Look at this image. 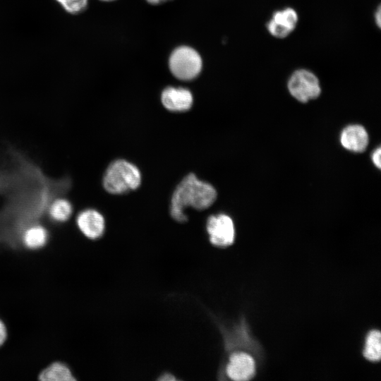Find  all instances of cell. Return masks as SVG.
<instances>
[{"instance_id":"cell-19","label":"cell","mask_w":381,"mask_h":381,"mask_svg":"<svg viewBox=\"0 0 381 381\" xmlns=\"http://www.w3.org/2000/svg\"><path fill=\"white\" fill-rule=\"evenodd\" d=\"M160 380H175L176 377H174L171 374L164 373L159 378Z\"/></svg>"},{"instance_id":"cell-5","label":"cell","mask_w":381,"mask_h":381,"mask_svg":"<svg viewBox=\"0 0 381 381\" xmlns=\"http://www.w3.org/2000/svg\"><path fill=\"white\" fill-rule=\"evenodd\" d=\"M207 231L211 243L217 247H226L234 243L235 229L230 217L224 214L210 216L207 222Z\"/></svg>"},{"instance_id":"cell-11","label":"cell","mask_w":381,"mask_h":381,"mask_svg":"<svg viewBox=\"0 0 381 381\" xmlns=\"http://www.w3.org/2000/svg\"><path fill=\"white\" fill-rule=\"evenodd\" d=\"M49 234L41 225H32L27 228L22 235V242L28 249L37 250L42 248L48 241Z\"/></svg>"},{"instance_id":"cell-17","label":"cell","mask_w":381,"mask_h":381,"mask_svg":"<svg viewBox=\"0 0 381 381\" xmlns=\"http://www.w3.org/2000/svg\"><path fill=\"white\" fill-rule=\"evenodd\" d=\"M7 338V329L5 324L0 320V347L4 344Z\"/></svg>"},{"instance_id":"cell-8","label":"cell","mask_w":381,"mask_h":381,"mask_svg":"<svg viewBox=\"0 0 381 381\" xmlns=\"http://www.w3.org/2000/svg\"><path fill=\"white\" fill-rule=\"evenodd\" d=\"M163 106L171 111H185L190 109L193 103L191 92L184 87H167L162 92Z\"/></svg>"},{"instance_id":"cell-4","label":"cell","mask_w":381,"mask_h":381,"mask_svg":"<svg viewBox=\"0 0 381 381\" xmlns=\"http://www.w3.org/2000/svg\"><path fill=\"white\" fill-rule=\"evenodd\" d=\"M287 87L291 96L303 103L318 98L321 93L318 77L310 71L304 68L293 72L288 80Z\"/></svg>"},{"instance_id":"cell-6","label":"cell","mask_w":381,"mask_h":381,"mask_svg":"<svg viewBox=\"0 0 381 381\" xmlns=\"http://www.w3.org/2000/svg\"><path fill=\"white\" fill-rule=\"evenodd\" d=\"M298 20L296 11L292 8H286L274 12L266 28L272 36L285 38L295 30Z\"/></svg>"},{"instance_id":"cell-1","label":"cell","mask_w":381,"mask_h":381,"mask_svg":"<svg viewBox=\"0 0 381 381\" xmlns=\"http://www.w3.org/2000/svg\"><path fill=\"white\" fill-rule=\"evenodd\" d=\"M217 192L210 183L199 180L194 174L185 176L176 188L171 198L170 213L174 219L184 222L188 219L184 213L186 207L202 210L215 201Z\"/></svg>"},{"instance_id":"cell-14","label":"cell","mask_w":381,"mask_h":381,"mask_svg":"<svg viewBox=\"0 0 381 381\" xmlns=\"http://www.w3.org/2000/svg\"><path fill=\"white\" fill-rule=\"evenodd\" d=\"M364 356L369 361H377L381 357V334L377 330L370 332L366 339Z\"/></svg>"},{"instance_id":"cell-20","label":"cell","mask_w":381,"mask_h":381,"mask_svg":"<svg viewBox=\"0 0 381 381\" xmlns=\"http://www.w3.org/2000/svg\"><path fill=\"white\" fill-rule=\"evenodd\" d=\"M146 1H147V3L152 5H158L165 1H167V0H146Z\"/></svg>"},{"instance_id":"cell-2","label":"cell","mask_w":381,"mask_h":381,"mask_svg":"<svg viewBox=\"0 0 381 381\" xmlns=\"http://www.w3.org/2000/svg\"><path fill=\"white\" fill-rule=\"evenodd\" d=\"M141 183V174L132 163L118 159L111 162L106 169L102 184L111 194H122L135 190Z\"/></svg>"},{"instance_id":"cell-10","label":"cell","mask_w":381,"mask_h":381,"mask_svg":"<svg viewBox=\"0 0 381 381\" xmlns=\"http://www.w3.org/2000/svg\"><path fill=\"white\" fill-rule=\"evenodd\" d=\"M340 142L341 145L349 151L362 152L368 146V135L362 126L350 125L342 131Z\"/></svg>"},{"instance_id":"cell-3","label":"cell","mask_w":381,"mask_h":381,"mask_svg":"<svg viewBox=\"0 0 381 381\" xmlns=\"http://www.w3.org/2000/svg\"><path fill=\"white\" fill-rule=\"evenodd\" d=\"M169 68L177 79L189 81L200 75L202 69V59L195 49L182 45L174 49L171 53Z\"/></svg>"},{"instance_id":"cell-18","label":"cell","mask_w":381,"mask_h":381,"mask_svg":"<svg viewBox=\"0 0 381 381\" xmlns=\"http://www.w3.org/2000/svg\"><path fill=\"white\" fill-rule=\"evenodd\" d=\"M380 16H381L380 6H378L375 13V23L377 27L379 28H380V20H381Z\"/></svg>"},{"instance_id":"cell-9","label":"cell","mask_w":381,"mask_h":381,"mask_svg":"<svg viewBox=\"0 0 381 381\" xmlns=\"http://www.w3.org/2000/svg\"><path fill=\"white\" fill-rule=\"evenodd\" d=\"M226 372L228 377L233 380H250L255 373V362L247 353H234L229 358Z\"/></svg>"},{"instance_id":"cell-21","label":"cell","mask_w":381,"mask_h":381,"mask_svg":"<svg viewBox=\"0 0 381 381\" xmlns=\"http://www.w3.org/2000/svg\"><path fill=\"white\" fill-rule=\"evenodd\" d=\"M100 1L108 2V1H114V0H100Z\"/></svg>"},{"instance_id":"cell-7","label":"cell","mask_w":381,"mask_h":381,"mask_svg":"<svg viewBox=\"0 0 381 381\" xmlns=\"http://www.w3.org/2000/svg\"><path fill=\"white\" fill-rule=\"evenodd\" d=\"M76 223L83 234L92 240L100 238L104 232V217L93 209L81 211L77 216Z\"/></svg>"},{"instance_id":"cell-16","label":"cell","mask_w":381,"mask_h":381,"mask_svg":"<svg viewBox=\"0 0 381 381\" xmlns=\"http://www.w3.org/2000/svg\"><path fill=\"white\" fill-rule=\"evenodd\" d=\"M380 156H381V149L380 147H378L373 152L372 155V160L374 164L379 169L381 167Z\"/></svg>"},{"instance_id":"cell-13","label":"cell","mask_w":381,"mask_h":381,"mask_svg":"<svg viewBox=\"0 0 381 381\" xmlns=\"http://www.w3.org/2000/svg\"><path fill=\"white\" fill-rule=\"evenodd\" d=\"M73 207L65 198L55 200L49 207V214L52 219L56 222H64L71 216Z\"/></svg>"},{"instance_id":"cell-15","label":"cell","mask_w":381,"mask_h":381,"mask_svg":"<svg viewBox=\"0 0 381 381\" xmlns=\"http://www.w3.org/2000/svg\"><path fill=\"white\" fill-rule=\"evenodd\" d=\"M68 13L77 14L85 10L88 0H56Z\"/></svg>"},{"instance_id":"cell-12","label":"cell","mask_w":381,"mask_h":381,"mask_svg":"<svg viewBox=\"0 0 381 381\" xmlns=\"http://www.w3.org/2000/svg\"><path fill=\"white\" fill-rule=\"evenodd\" d=\"M41 381H73L75 378L70 368L61 362H54L39 374Z\"/></svg>"},{"instance_id":"cell-22","label":"cell","mask_w":381,"mask_h":381,"mask_svg":"<svg viewBox=\"0 0 381 381\" xmlns=\"http://www.w3.org/2000/svg\"><path fill=\"white\" fill-rule=\"evenodd\" d=\"M167 1H169V0H167Z\"/></svg>"}]
</instances>
